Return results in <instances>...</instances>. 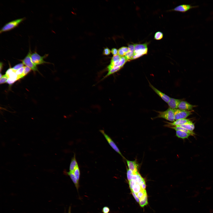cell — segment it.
Segmentation results:
<instances>
[{
    "label": "cell",
    "instance_id": "7a4b0ae2",
    "mask_svg": "<svg viewBox=\"0 0 213 213\" xmlns=\"http://www.w3.org/2000/svg\"><path fill=\"white\" fill-rule=\"evenodd\" d=\"M72 83V81H68L65 84H62L53 78L46 82V87L48 93L53 98L67 95H78L66 91L65 88L70 86Z\"/></svg>",
    "mask_w": 213,
    "mask_h": 213
},
{
    "label": "cell",
    "instance_id": "7c38bea8",
    "mask_svg": "<svg viewBox=\"0 0 213 213\" xmlns=\"http://www.w3.org/2000/svg\"><path fill=\"white\" fill-rule=\"evenodd\" d=\"M37 100H34L25 105H23V109L27 114V118L29 119V115L32 112L36 105Z\"/></svg>",
    "mask_w": 213,
    "mask_h": 213
},
{
    "label": "cell",
    "instance_id": "8fae6325",
    "mask_svg": "<svg viewBox=\"0 0 213 213\" xmlns=\"http://www.w3.org/2000/svg\"><path fill=\"white\" fill-rule=\"evenodd\" d=\"M182 85L177 82L170 83L167 89L166 95H168L175 92L179 91Z\"/></svg>",
    "mask_w": 213,
    "mask_h": 213
},
{
    "label": "cell",
    "instance_id": "ffe728a7",
    "mask_svg": "<svg viewBox=\"0 0 213 213\" xmlns=\"http://www.w3.org/2000/svg\"><path fill=\"white\" fill-rule=\"evenodd\" d=\"M181 72L183 76L188 80L193 76L192 71L190 70H184Z\"/></svg>",
    "mask_w": 213,
    "mask_h": 213
},
{
    "label": "cell",
    "instance_id": "9a60e30c",
    "mask_svg": "<svg viewBox=\"0 0 213 213\" xmlns=\"http://www.w3.org/2000/svg\"><path fill=\"white\" fill-rule=\"evenodd\" d=\"M166 78L165 75L161 71H159L155 75L154 81L157 83H162L165 81Z\"/></svg>",
    "mask_w": 213,
    "mask_h": 213
},
{
    "label": "cell",
    "instance_id": "6da1fadb",
    "mask_svg": "<svg viewBox=\"0 0 213 213\" xmlns=\"http://www.w3.org/2000/svg\"><path fill=\"white\" fill-rule=\"evenodd\" d=\"M37 28V26L23 29L14 33L9 36L1 43L0 49L12 46L20 43Z\"/></svg>",
    "mask_w": 213,
    "mask_h": 213
},
{
    "label": "cell",
    "instance_id": "44dd1931",
    "mask_svg": "<svg viewBox=\"0 0 213 213\" xmlns=\"http://www.w3.org/2000/svg\"><path fill=\"white\" fill-rule=\"evenodd\" d=\"M4 96L2 93H1L0 94V107L1 108L3 103Z\"/></svg>",
    "mask_w": 213,
    "mask_h": 213
},
{
    "label": "cell",
    "instance_id": "5b68a950",
    "mask_svg": "<svg viewBox=\"0 0 213 213\" xmlns=\"http://www.w3.org/2000/svg\"><path fill=\"white\" fill-rule=\"evenodd\" d=\"M182 102L175 98L169 99L164 97L161 101L162 108L154 119L178 106Z\"/></svg>",
    "mask_w": 213,
    "mask_h": 213
},
{
    "label": "cell",
    "instance_id": "ac0fdd59",
    "mask_svg": "<svg viewBox=\"0 0 213 213\" xmlns=\"http://www.w3.org/2000/svg\"><path fill=\"white\" fill-rule=\"evenodd\" d=\"M188 80L183 76L181 72L177 75V82L181 85L186 84Z\"/></svg>",
    "mask_w": 213,
    "mask_h": 213
},
{
    "label": "cell",
    "instance_id": "52a82bcc",
    "mask_svg": "<svg viewBox=\"0 0 213 213\" xmlns=\"http://www.w3.org/2000/svg\"><path fill=\"white\" fill-rule=\"evenodd\" d=\"M201 83V78L193 76L188 80L187 85L191 91L194 92L196 90H198Z\"/></svg>",
    "mask_w": 213,
    "mask_h": 213
},
{
    "label": "cell",
    "instance_id": "30bf717a",
    "mask_svg": "<svg viewBox=\"0 0 213 213\" xmlns=\"http://www.w3.org/2000/svg\"><path fill=\"white\" fill-rule=\"evenodd\" d=\"M149 197L156 204L162 213H171L167 207L157 198L155 195H150Z\"/></svg>",
    "mask_w": 213,
    "mask_h": 213
},
{
    "label": "cell",
    "instance_id": "7402d4cb",
    "mask_svg": "<svg viewBox=\"0 0 213 213\" xmlns=\"http://www.w3.org/2000/svg\"><path fill=\"white\" fill-rule=\"evenodd\" d=\"M0 117H1L2 116V115H3V114H4L3 112H2V111L1 110H1H0Z\"/></svg>",
    "mask_w": 213,
    "mask_h": 213
},
{
    "label": "cell",
    "instance_id": "ba28073f",
    "mask_svg": "<svg viewBox=\"0 0 213 213\" xmlns=\"http://www.w3.org/2000/svg\"><path fill=\"white\" fill-rule=\"evenodd\" d=\"M191 92L187 84L182 85L179 93L175 99L182 102Z\"/></svg>",
    "mask_w": 213,
    "mask_h": 213
},
{
    "label": "cell",
    "instance_id": "9c48e42d",
    "mask_svg": "<svg viewBox=\"0 0 213 213\" xmlns=\"http://www.w3.org/2000/svg\"><path fill=\"white\" fill-rule=\"evenodd\" d=\"M46 104L41 100L37 99L34 109L29 115V118L32 117L40 112L44 109Z\"/></svg>",
    "mask_w": 213,
    "mask_h": 213
},
{
    "label": "cell",
    "instance_id": "e0dca14e",
    "mask_svg": "<svg viewBox=\"0 0 213 213\" xmlns=\"http://www.w3.org/2000/svg\"><path fill=\"white\" fill-rule=\"evenodd\" d=\"M192 71L193 76L201 78L202 75V70L201 67H193Z\"/></svg>",
    "mask_w": 213,
    "mask_h": 213
},
{
    "label": "cell",
    "instance_id": "2e32d148",
    "mask_svg": "<svg viewBox=\"0 0 213 213\" xmlns=\"http://www.w3.org/2000/svg\"><path fill=\"white\" fill-rule=\"evenodd\" d=\"M201 67V75L213 74V66H203Z\"/></svg>",
    "mask_w": 213,
    "mask_h": 213
},
{
    "label": "cell",
    "instance_id": "8992f818",
    "mask_svg": "<svg viewBox=\"0 0 213 213\" xmlns=\"http://www.w3.org/2000/svg\"><path fill=\"white\" fill-rule=\"evenodd\" d=\"M201 83L198 90L206 88L213 84V74L201 75Z\"/></svg>",
    "mask_w": 213,
    "mask_h": 213
},
{
    "label": "cell",
    "instance_id": "277c9868",
    "mask_svg": "<svg viewBox=\"0 0 213 213\" xmlns=\"http://www.w3.org/2000/svg\"><path fill=\"white\" fill-rule=\"evenodd\" d=\"M46 78L44 76L40 83L34 89L32 90L34 95L51 107L57 106L54 98L49 94L46 87Z\"/></svg>",
    "mask_w": 213,
    "mask_h": 213
},
{
    "label": "cell",
    "instance_id": "5bb4252c",
    "mask_svg": "<svg viewBox=\"0 0 213 213\" xmlns=\"http://www.w3.org/2000/svg\"><path fill=\"white\" fill-rule=\"evenodd\" d=\"M36 97L34 94L30 95L23 98L18 102L20 105H25L35 100Z\"/></svg>",
    "mask_w": 213,
    "mask_h": 213
},
{
    "label": "cell",
    "instance_id": "4fadbf2b",
    "mask_svg": "<svg viewBox=\"0 0 213 213\" xmlns=\"http://www.w3.org/2000/svg\"><path fill=\"white\" fill-rule=\"evenodd\" d=\"M12 117V115L9 111L4 114L2 116L0 117V125L1 126L6 125L9 123Z\"/></svg>",
    "mask_w": 213,
    "mask_h": 213
},
{
    "label": "cell",
    "instance_id": "3957f363",
    "mask_svg": "<svg viewBox=\"0 0 213 213\" xmlns=\"http://www.w3.org/2000/svg\"><path fill=\"white\" fill-rule=\"evenodd\" d=\"M8 111L12 116L9 123L14 127H18L27 120V114L23 109V105L18 102L12 103Z\"/></svg>",
    "mask_w": 213,
    "mask_h": 213
},
{
    "label": "cell",
    "instance_id": "d6986e66",
    "mask_svg": "<svg viewBox=\"0 0 213 213\" xmlns=\"http://www.w3.org/2000/svg\"><path fill=\"white\" fill-rule=\"evenodd\" d=\"M167 78L170 83H172L177 82V75L172 72L168 73Z\"/></svg>",
    "mask_w": 213,
    "mask_h": 213
}]
</instances>
